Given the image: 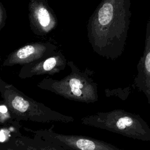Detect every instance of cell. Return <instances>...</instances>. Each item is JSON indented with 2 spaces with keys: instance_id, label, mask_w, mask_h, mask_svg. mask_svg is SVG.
Masks as SVG:
<instances>
[{
  "instance_id": "cell-2",
  "label": "cell",
  "mask_w": 150,
  "mask_h": 150,
  "mask_svg": "<svg viewBox=\"0 0 150 150\" xmlns=\"http://www.w3.org/2000/svg\"><path fill=\"white\" fill-rule=\"evenodd\" d=\"M0 93L4 104L16 120L36 122L69 123L73 117L54 111L43 103L34 100L0 77Z\"/></svg>"
},
{
  "instance_id": "cell-6",
  "label": "cell",
  "mask_w": 150,
  "mask_h": 150,
  "mask_svg": "<svg viewBox=\"0 0 150 150\" xmlns=\"http://www.w3.org/2000/svg\"><path fill=\"white\" fill-rule=\"evenodd\" d=\"M29 19L32 31L45 36L57 26V19L46 0H29Z\"/></svg>"
},
{
  "instance_id": "cell-5",
  "label": "cell",
  "mask_w": 150,
  "mask_h": 150,
  "mask_svg": "<svg viewBox=\"0 0 150 150\" xmlns=\"http://www.w3.org/2000/svg\"><path fill=\"white\" fill-rule=\"evenodd\" d=\"M26 129L65 150H122L114 145L87 136L62 134L52 129Z\"/></svg>"
},
{
  "instance_id": "cell-1",
  "label": "cell",
  "mask_w": 150,
  "mask_h": 150,
  "mask_svg": "<svg viewBox=\"0 0 150 150\" xmlns=\"http://www.w3.org/2000/svg\"><path fill=\"white\" fill-rule=\"evenodd\" d=\"M131 0H101L87 25L93 50L107 59L115 60L123 53L131 16Z\"/></svg>"
},
{
  "instance_id": "cell-13",
  "label": "cell",
  "mask_w": 150,
  "mask_h": 150,
  "mask_svg": "<svg viewBox=\"0 0 150 150\" xmlns=\"http://www.w3.org/2000/svg\"><path fill=\"white\" fill-rule=\"evenodd\" d=\"M0 150H15V149L4 144L2 145H0Z\"/></svg>"
},
{
  "instance_id": "cell-11",
  "label": "cell",
  "mask_w": 150,
  "mask_h": 150,
  "mask_svg": "<svg viewBox=\"0 0 150 150\" xmlns=\"http://www.w3.org/2000/svg\"><path fill=\"white\" fill-rule=\"evenodd\" d=\"M7 18L6 12L3 4L0 2V30L4 28Z\"/></svg>"
},
{
  "instance_id": "cell-10",
  "label": "cell",
  "mask_w": 150,
  "mask_h": 150,
  "mask_svg": "<svg viewBox=\"0 0 150 150\" xmlns=\"http://www.w3.org/2000/svg\"><path fill=\"white\" fill-rule=\"evenodd\" d=\"M15 150H65L63 148L34 135L29 137L14 131L5 144Z\"/></svg>"
},
{
  "instance_id": "cell-12",
  "label": "cell",
  "mask_w": 150,
  "mask_h": 150,
  "mask_svg": "<svg viewBox=\"0 0 150 150\" xmlns=\"http://www.w3.org/2000/svg\"><path fill=\"white\" fill-rule=\"evenodd\" d=\"M12 131L6 129L0 130V142H6L11 138L12 134L10 133Z\"/></svg>"
},
{
  "instance_id": "cell-9",
  "label": "cell",
  "mask_w": 150,
  "mask_h": 150,
  "mask_svg": "<svg viewBox=\"0 0 150 150\" xmlns=\"http://www.w3.org/2000/svg\"><path fill=\"white\" fill-rule=\"evenodd\" d=\"M137 69V74L134 79L135 86L144 93L150 104V19L146 26L143 54L138 63Z\"/></svg>"
},
{
  "instance_id": "cell-3",
  "label": "cell",
  "mask_w": 150,
  "mask_h": 150,
  "mask_svg": "<svg viewBox=\"0 0 150 150\" xmlns=\"http://www.w3.org/2000/svg\"><path fill=\"white\" fill-rule=\"evenodd\" d=\"M70 73L60 80L46 77L37 86L65 98L84 103H92L98 98L97 85L91 77L93 72L88 69L81 70L73 61H68Z\"/></svg>"
},
{
  "instance_id": "cell-4",
  "label": "cell",
  "mask_w": 150,
  "mask_h": 150,
  "mask_svg": "<svg viewBox=\"0 0 150 150\" xmlns=\"http://www.w3.org/2000/svg\"><path fill=\"white\" fill-rule=\"evenodd\" d=\"M83 124L131 138L150 141V127L139 115L123 110L99 112L81 119Z\"/></svg>"
},
{
  "instance_id": "cell-8",
  "label": "cell",
  "mask_w": 150,
  "mask_h": 150,
  "mask_svg": "<svg viewBox=\"0 0 150 150\" xmlns=\"http://www.w3.org/2000/svg\"><path fill=\"white\" fill-rule=\"evenodd\" d=\"M66 64L64 55L60 51L56 52L48 57L23 65L18 76L24 79L36 75H53L64 70Z\"/></svg>"
},
{
  "instance_id": "cell-7",
  "label": "cell",
  "mask_w": 150,
  "mask_h": 150,
  "mask_svg": "<svg viewBox=\"0 0 150 150\" xmlns=\"http://www.w3.org/2000/svg\"><path fill=\"white\" fill-rule=\"evenodd\" d=\"M57 47L50 42H33L11 53L3 62V66L26 64L52 55Z\"/></svg>"
}]
</instances>
